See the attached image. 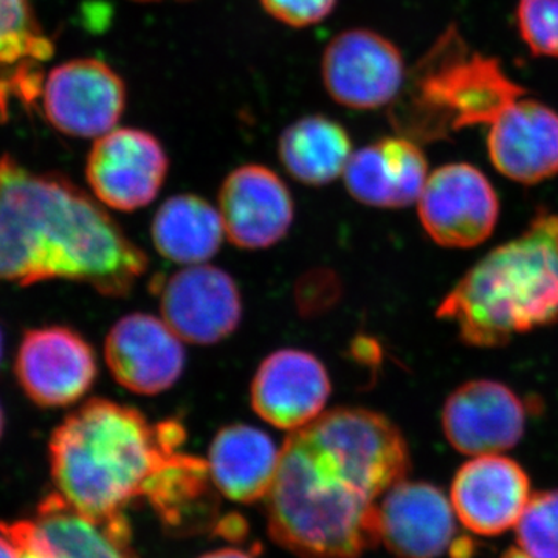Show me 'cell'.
Listing matches in <instances>:
<instances>
[{
    "instance_id": "obj_8",
    "label": "cell",
    "mask_w": 558,
    "mask_h": 558,
    "mask_svg": "<svg viewBox=\"0 0 558 558\" xmlns=\"http://www.w3.org/2000/svg\"><path fill=\"white\" fill-rule=\"evenodd\" d=\"M429 238L447 248H470L494 233L499 199L490 180L469 163H449L428 175L417 201Z\"/></svg>"
},
{
    "instance_id": "obj_21",
    "label": "cell",
    "mask_w": 558,
    "mask_h": 558,
    "mask_svg": "<svg viewBox=\"0 0 558 558\" xmlns=\"http://www.w3.org/2000/svg\"><path fill=\"white\" fill-rule=\"evenodd\" d=\"M279 454L281 450L263 429L247 424L226 425L209 446V476L222 497L252 505L269 495Z\"/></svg>"
},
{
    "instance_id": "obj_18",
    "label": "cell",
    "mask_w": 558,
    "mask_h": 558,
    "mask_svg": "<svg viewBox=\"0 0 558 558\" xmlns=\"http://www.w3.org/2000/svg\"><path fill=\"white\" fill-rule=\"evenodd\" d=\"M218 209L231 244L264 250L284 240L295 205L277 172L263 165H244L223 180Z\"/></svg>"
},
{
    "instance_id": "obj_32",
    "label": "cell",
    "mask_w": 558,
    "mask_h": 558,
    "mask_svg": "<svg viewBox=\"0 0 558 558\" xmlns=\"http://www.w3.org/2000/svg\"><path fill=\"white\" fill-rule=\"evenodd\" d=\"M3 351H5V339H3L2 328H0V363L3 360Z\"/></svg>"
},
{
    "instance_id": "obj_12",
    "label": "cell",
    "mask_w": 558,
    "mask_h": 558,
    "mask_svg": "<svg viewBox=\"0 0 558 558\" xmlns=\"http://www.w3.org/2000/svg\"><path fill=\"white\" fill-rule=\"evenodd\" d=\"M160 311L167 325L191 344L229 339L242 319L236 281L215 266H186L160 284Z\"/></svg>"
},
{
    "instance_id": "obj_17",
    "label": "cell",
    "mask_w": 558,
    "mask_h": 558,
    "mask_svg": "<svg viewBox=\"0 0 558 558\" xmlns=\"http://www.w3.org/2000/svg\"><path fill=\"white\" fill-rule=\"evenodd\" d=\"M380 542L396 558H439L457 542V513L439 487L400 481L379 499Z\"/></svg>"
},
{
    "instance_id": "obj_2",
    "label": "cell",
    "mask_w": 558,
    "mask_h": 558,
    "mask_svg": "<svg viewBox=\"0 0 558 558\" xmlns=\"http://www.w3.org/2000/svg\"><path fill=\"white\" fill-rule=\"evenodd\" d=\"M388 487L326 416L295 429L266 498L267 529L300 558H357L380 543Z\"/></svg>"
},
{
    "instance_id": "obj_28",
    "label": "cell",
    "mask_w": 558,
    "mask_h": 558,
    "mask_svg": "<svg viewBox=\"0 0 558 558\" xmlns=\"http://www.w3.org/2000/svg\"><path fill=\"white\" fill-rule=\"evenodd\" d=\"M0 558H20L13 539L0 529Z\"/></svg>"
},
{
    "instance_id": "obj_9",
    "label": "cell",
    "mask_w": 558,
    "mask_h": 558,
    "mask_svg": "<svg viewBox=\"0 0 558 558\" xmlns=\"http://www.w3.org/2000/svg\"><path fill=\"white\" fill-rule=\"evenodd\" d=\"M323 83L333 101L351 109H379L405 86V61L391 40L352 28L330 40L323 54Z\"/></svg>"
},
{
    "instance_id": "obj_26",
    "label": "cell",
    "mask_w": 558,
    "mask_h": 558,
    "mask_svg": "<svg viewBox=\"0 0 558 558\" xmlns=\"http://www.w3.org/2000/svg\"><path fill=\"white\" fill-rule=\"evenodd\" d=\"M517 25L532 54L558 58V0H519Z\"/></svg>"
},
{
    "instance_id": "obj_27",
    "label": "cell",
    "mask_w": 558,
    "mask_h": 558,
    "mask_svg": "<svg viewBox=\"0 0 558 558\" xmlns=\"http://www.w3.org/2000/svg\"><path fill=\"white\" fill-rule=\"evenodd\" d=\"M260 3L275 20L304 28L325 21L336 9L337 0H260Z\"/></svg>"
},
{
    "instance_id": "obj_11",
    "label": "cell",
    "mask_w": 558,
    "mask_h": 558,
    "mask_svg": "<svg viewBox=\"0 0 558 558\" xmlns=\"http://www.w3.org/2000/svg\"><path fill=\"white\" fill-rule=\"evenodd\" d=\"M168 167L170 160L159 140L146 131L121 128L94 143L86 179L102 205L131 213L159 196Z\"/></svg>"
},
{
    "instance_id": "obj_24",
    "label": "cell",
    "mask_w": 558,
    "mask_h": 558,
    "mask_svg": "<svg viewBox=\"0 0 558 558\" xmlns=\"http://www.w3.org/2000/svg\"><path fill=\"white\" fill-rule=\"evenodd\" d=\"M279 159L296 182L323 186L340 178L352 156L348 131L323 116L303 117L279 137Z\"/></svg>"
},
{
    "instance_id": "obj_5",
    "label": "cell",
    "mask_w": 558,
    "mask_h": 558,
    "mask_svg": "<svg viewBox=\"0 0 558 558\" xmlns=\"http://www.w3.org/2000/svg\"><path fill=\"white\" fill-rule=\"evenodd\" d=\"M524 94L497 58L470 49L457 27H450L400 92L395 126L417 143L447 140L469 128L490 126Z\"/></svg>"
},
{
    "instance_id": "obj_15",
    "label": "cell",
    "mask_w": 558,
    "mask_h": 558,
    "mask_svg": "<svg viewBox=\"0 0 558 558\" xmlns=\"http://www.w3.org/2000/svg\"><path fill=\"white\" fill-rule=\"evenodd\" d=\"M531 497L526 470L501 454H483L465 462L450 490L457 519L480 537H498L515 527Z\"/></svg>"
},
{
    "instance_id": "obj_4",
    "label": "cell",
    "mask_w": 558,
    "mask_h": 558,
    "mask_svg": "<svg viewBox=\"0 0 558 558\" xmlns=\"http://www.w3.org/2000/svg\"><path fill=\"white\" fill-rule=\"evenodd\" d=\"M438 318L473 348H501L558 322V213L538 209L515 240L488 252L447 293Z\"/></svg>"
},
{
    "instance_id": "obj_25",
    "label": "cell",
    "mask_w": 558,
    "mask_h": 558,
    "mask_svg": "<svg viewBox=\"0 0 558 558\" xmlns=\"http://www.w3.org/2000/svg\"><path fill=\"white\" fill-rule=\"evenodd\" d=\"M513 529L517 548L529 558H558V488L532 495Z\"/></svg>"
},
{
    "instance_id": "obj_20",
    "label": "cell",
    "mask_w": 558,
    "mask_h": 558,
    "mask_svg": "<svg viewBox=\"0 0 558 558\" xmlns=\"http://www.w3.org/2000/svg\"><path fill=\"white\" fill-rule=\"evenodd\" d=\"M343 178L349 194L360 204L409 207L427 183L428 160L417 142L396 135L352 153Z\"/></svg>"
},
{
    "instance_id": "obj_6",
    "label": "cell",
    "mask_w": 558,
    "mask_h": 558,
    "mask_svg": "<svg viewBox=\"0 0 558 558\" xmlns=\"http://www.w3.org/2000/svg\"><path fill=\"white\" fill-rule=\"evenodd\" d=\"M20 558H138L126 515L98 519L60 494L47 495L28 519L0 523Z\"/></svg>"
},
{
    "instance_id": "obj_16",
    "label": "cell",
    "mask_w": 558,
    "mask_h": 558,
    "mask_svg": "<svg viewBox=\"0 0 558 558\" xmlns=\"http://www.w3.org/2000/svg\"><path fill=\"white\" fill-rule=\"evenodd\" d=\"M328 369L301 349H279L260 363L250 387V402L260 418L295 432L325 413L330 398Z\"/></svg>"
},
{
    "instance_id": "obj_29",
    "label": "cell",
    "mask_w": 558,
    "mask_h": 558,
    "mask_svg": "<svg viewBox=\"0 0 558 558\" xmlns=\"http://www.w3.org/2000/svg\"><path fill=\"white\" fill-rule=\"evenodd\" d=\"M199 558H253L250 554L244 553V550L236 548H222L211 550V553L204 554V556Z\"/></svg>"
},
{
    "instance_id": "obj_1",
    "label": "cell",
    "mask_w": 558,
    "mask_h": 558,
    "mask_svg": "<svg viewBox=\"0 0 558 558\" xmlns=\"http://www.w3.org/2000/svg\"><path fill=\"white\" fill-rule=\"evenodd\" d=\"M146 270L148 256L100 201L64 175L0 159V286L68 279L123 299Z\"/></svg>"
},
{
    "instance_id": "obj_22",
    "label": "cell",
    "mask_w": 558,
    "mask_h": 558,
    "mask_svg": "<svg viewBox=\"0 0 558 558\" xmlns=\"http://www.w3.org/2000/svg\"><path fill=\"white\" fill-rule=\"evenodd\" d=\"M53 44L40 28L32 0H0V109L9 100L32 105L40 97L43 64Z\"/></svg>"
},
{
    "instance_id": "obj_13",
    "label": "cell",
    "mask_w": 558,
    "mask_h": 558,
    "mask_svg": "<svg viewBox=\"0 0 558 558\" xmlns=\"http://www.w3.org/2000/svg\"><path fill=\"white\" fill-rule=\"evenodd\" d=\"M526 425V403L501 381H468L451 392L442 410L444 435L454 450L469 457L513 449Z\"/></svg>"
},
{
    "instance_id": "obj_33",
    "label": "cell",
    "mask_w": 558,
    "mask_h": 558,
    "mask_svg": "<svg viewBox=\"0 0 558 558\" xmlns=\"http://www.w3.org/2000/svg\"><path fill=\"white\" fill-rule=\"evenodd\" d=\"M138 2H156V0H138Z\"/></svg>"
},
{
    "instance_id": "obj_31",
    "label": "cell",
    "mask_w": 558,
    "mask_h": 558,
    "mask_svg": "<svg viewBox=\"0 0 558 558\" xmlns=\"http://www.w3.org/2000/svg\"><path fill=\"white\" fill-rule=\"evenodd\" d=\"M3 432H5V413H3L2 405H0V439H2Z\"/></svg>"
},
{
    "instance_id": "obj_10",
    "label": "cell",
    "mask_w": 558,
    "mask_h": 558,
    "mask_svg": "<svg viewBox=\"0 0 558 558\" xmlns=\"http://www.w3.org/2000/svg\"><path fill=\"white\" fill-rule=\"evenodd\" d=\"M40 98L54 130L70 137L98 138L119 124L126 109V86L105 62L83 58L51 70Z\"/></svg>"
},
{
    "instance_id": "obj_3",
    "label": "cell",
    "mask_w": 558,
    "mask_h": 558,
    "mask_svg": "<svg viewBox=\"0 0 558 558\" xmlns=\"http://www.w3.org/2000/svg\"><path fill=\"white\" fill-rule=\"evenodd\" d=\"M180 422L153 424L142 411L90 399L51 433L49 459L57 494L98 519L124 517L148 499L157 476L185 444Z\"/></svg>"
},
{
    "instance_id": "obj_7",
    "label": "cell",
    "mask_w": 558,
    "mask_h": 558,
    "mask_svg": "<svg viewBox=\"0 0 558 558\" xmlns=\"http://www.w3.org/2000/svg\"><path fill=\"white\" fill-rule=\"evenodd\" d=\"M14 376L35 405L65 409L94 387L97 355L89 341L68 326L33 328L22 336Z\"/></svg>"
},
{
    "instance_id": "obj_19",
    "label": "cell",
    "mask_w": 558,
    "mask_h": 558,
    "mask_svg": "<svg viewBox=\"0 0 558 558\" xmlns=\"http://www.w3.org/2000/svg\"><path fill=\"white\" fill-rule=\"evenodd\" d=\"M492 165L505 178L535 185L558 174V112L545 102L521 97L490 124Z\"/></svg>"
},
{
    "instance_id": "obj_14",
    "label": "cell",
    "mask_w": 558,
    "mask_h": 558,
    "mask_svg": "<svg viewBox=\"0 0 558 558\" xmlns=\"http://www.w3.org/2000/svg\"><path fill=\"white\" fill-rule=\"evenodd\" d=\"M182 339L165 319L135 312L110 328L106 365L117 384L142 396H156L178 384L185 369Z\"/></svg>"
},
{
    "instance_id": "obj_30",
    "label": "cell",
    "mask_w": 558,
    "mask_h": 558,
    "mask_svg": "<svg viewBox=\"0 0 558 558\" xmlns=\"http://www.w3.org/2000/svg\"><path fill=\"white\" fill-rule=\"evenodd\" d=\"M501 558H529L526 554L521 553L519 548H510L502 554Z\"/></svg>"
},
{
    "instance_id": "obj_23",
    "label": "cell",
    "mask_w": 558,
    "mask_h": 558,
    "mask_svg": "<svg viewBox=\"0 0 558 558\" xmlns=\"http://www.w3.org/2000/svg\"><path fill=\"white\" fill-rule=\"evenodd\" d=\"M150 234L165 259L186 267L215 258L226 231L218 208L204 197L179 194L157 209Z\"/></svg>"
}]
</instances>
